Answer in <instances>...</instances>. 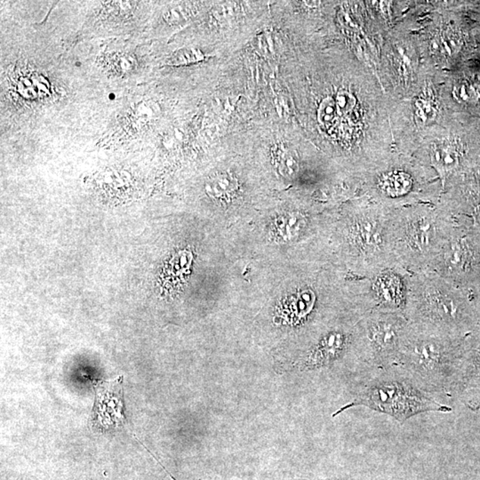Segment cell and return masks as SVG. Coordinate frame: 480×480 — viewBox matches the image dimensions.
<instances>
[{
    "instance_id": "6da1fadb",
    "label": "cell",
    "mask_w": 480,
    "mask_h": 480,
    "mask_svg": "<svg viewBox=\"0 0 480 480\" xmlns=\"http://www.w3.org/2000/svg\"><path fill=\"white\" fill-rule=\"evenodd\" d=\"M453 217L429 207L391 211V239L396 264L407 273L428 270L456 230Z\"/></svg>"
},
{
    "instance_id": "7a4b0ae2",
    "label": "cell",
    "mask_w": 480,
    "mask_h": 480,
    "mask_svg": "<svg viewBox=\"0 0 480 480\" xmlns=\"http://www.w3.org/2000/svg\"><path fill=\"white\" fill-rule=\"evenodd\" d=\"M457 338L439 330L409 323L395 366L427 394H447L456 367Z\"/></svg>"
},
{
    "instance_id": "3957f363",
    "label": "cell",
    "mask_w": 480,
    "mask_h": 480,
    "mask_svg": "<svg viewBox=\"0 0 480 480\" xmlns=\"http://www.w3.org/2000/svg\"><path fill=\"white\" fill-rule=\"evenodd\" d=\"M405 317L411 324L458 336L467 315L459 286L430 271L407 274Z\"/></svg>"
},
{
    "instance_id": "277c9868",
    "label": "cell",
    "mask_w": 480,
    "mask_h": 480,
    "mask_svg": "<svg viewBox=\"0 0 480 480\" xmlns=\"http://www.w3.org/2000/svg\"><path fill=\"white\" fill-rule=\"evenodd\" d=\"M363 406L388 414L400 423L426 412H447L450 408L427 394L398 367L367 373L353 402L346 408Z\"/></svg>"
},
{
    "instance_id": "5b68a950",
    "label": "cell",
    "mask_w": 480,
    "mask_h": 480,
    "mask_svg": "<svg viewBox=\"0 0 480 480\" xmlns=\"http://www.w3.org/2000/svg\"><path fill=\"white\" fill-rule=\"evenodd\" d=\"M391 211L369 205L349 217L344 238L358 279L398 268L391 246Z\"/></svg>"
},
{
    "instance_id": "8992f818",
    "label": "cell",
    "mask_w": 480,
    "mask_h": 480,
    "mask_svg": "<svg viewBox=\"0 0 480 480\" xmlns=\"http://www.w3.org/2000/svg\"><path fill=\"white\" fill-rule=\"evenodd\" d=\"M409 321L403 313L371 311L356 324L358 354L367 373L394 367Z\"/></svg>"
},
{
    "instance_id": "52a82bcc",
    "label": "cell",
    "mask_w": 480,
    "mask_h": 480,
    "mask_svg": "<svg viewBox=\"0 0 480 480\" xmlns=\"http://www.w3.org/2000/svg\"><path fill=\"white\" fill-rule=\"evenodd\" d=\"M407 273L391 268L358 279L357 302L363 314L371 311L403 313L407 304Z\"/></svg>"
},
{
    "instance_id": "ba28073f",
    "label": "cell",
    "mask_w": 480,
    "mask_h": 480,
    "mask_svg": "<svg viewBox=\"0 0 480 480\" xmlns=\"http://www.w3.org/2000/svg\"><path fill=\"white\" fill-rule=\"evenodd\" d=\"M474 264L476 257L472 243L456 229L425 271L437 274L447 281L459 286Z\"/></svg>"
},
{
    "instance_id": "9c48e42d",
    "label": "cell",
    "mask_w": 480,
    "mask_h": 480,
    "mask_svg": "<svg viewBox=\"0 0 480 480\" xmlns=\"http://www.w3.org/2000/svg\"><path fill=\"white\" fill-rule=\"evenodd\" d=\"M120 377L115 382L95 383V406L93 425L98 428L111 429L124 422L122 386Z\"/></svg>"
},
{
    "instance_id": "30bf717a",
    "label": "cell",
    "mask_w": 480,
    "mask_h": 480,
    "mask_svg": "<svg viewBox=\"0 0 480 480\" xmlns=\"http://www.w3.org/2000/svg\"><path fill=\"white\" fill-rule=\"evenodd\" d=\"M432 166L438 173L444 187L445 181L459 166L461 154L458 146L453 142L435 143L431 148Z\"/></svg>"
},
{
    "instance_id": "8fae6325",
    "label": "cell",
    "mask_w": 480,
    "mask_h": 480,
    "mask_svg": "<svg viewBox=\"0 0 480 480\" xmlns=\"http://www.w3.org/2000/svg\"><path fill=\"white\" fill-rule=\"evenodd\" d=\"M378 187L382 194L387 198H403L412 192L414 180L404 171L392 170L379 177Z\"/></svg>"
},
{
    "instance_id": "7c38bea8",
    "label": "cell",
    "mask_w": 480,
    "mask_h": 480,
    "mask_svg": "<svg viewBox=\"0 0 480 480\" xmlns=\"http://www.w3.org/2000/svg\"><path fill=\"white\" fill-rule=\"evenodd\" d=\"M238 188L234 177L227 173L217 174L208 183L207 192L216 198H226L232 195Z\"/></svg>"
},
{
    "instance_id": "4fadbf2b",
    "label": "cell",
    "mask_w": 480,
    "mask_h": 480,
    "mask_svg": "<svg viewBox=\"0 0 480 480\" xmlns=\"http://www.w3.org/2000/svg\"><path fill=\"white\" fill-rule=\"evenodd\" d=\"M274 157L280 173L284 176H292L297 173L299 162L295 152L291 149L284 147L283 145L276 146Z\"/></svg>"
},
{
    "instance_id": "5bb4252c",
    "label": "cell",
    "mask_w": 480,
    "mask_h": 480,
    "mask_svg": "<svg viewBox=\"0 0 480 480\" xmlns=\"http://www.w3.org/2000/svg\"><path fill=\"white\" fill-rule=\"evenodd\" d=\"M453 95L461 104H476L480 99V86L473 81L461 80L454 86Z\"/></svg>"
},
{
    "instance_id": "9a60e30c",
    "label": "cell",
    "mask_w": 480,
    "mask_h": 480,
    "mask_svg": "<svg viewBox=\"0 0 480 480\" xmlns=\"http://www.w3.org/2000/svg\"><path fill=\"white\" fill-rule=\"evenodd\" d=\"M205 55L199 49L187 48L180 50L179 52L174 53L172 57L169 59V64L172 65H186L194 64V62L205 60Z\"/></svg>"
},
{
    "instance_id": "2e32d148",
    "label": "cell",
    "mask_w": 480,
    "mask_h": 480,
    "mask_svg": "<svg viewBox=\"0 0 480 480\" xmlns=\"http://www.w3.org/2000/svg\"><path fill=\"white\" fill-rule=\"evenodd\" d=\"M439 46H441L442 51L445 53V55H453L462 46V40H461V37L456 31L447 30L441 36Z\"/></svg>"
},
{
    "instance_id": "e0dca14e",
    "label": "cell",
    "mask_w": 480,
    "mask_h": 480,
    "mask_svg": "<svg viewBox=\"0 0 480 480\" xmlns=\"http://www.w3.org/2000/svg\"><path fill=\"white\" fill-rule=\"evenodd\" d=\"M160 113V107L154 102H145L136 106L133 114L140 120L149 121L154 120Z\"/></svg>"
},
{
    "instance_id": "ac0fdd59",
    "label": "cell",
    "mask_w": 480,
    "mask_h": 480,
    "mask_svg": "<svg viewBox=\"0 0 480 480\" xmlns=\"http://www.w3.org/2000/svg\"><path fill=\"white\" fill-rule=\"evenodd\" d=\"M416 110L417 115H418L420 120L423 121V122L432 120L435 117L436 112H437L434 102L426 98L417 100Z\"/></svg>"
},
{
    "instance_id": "d6986e66",
    "label": "cell",
    "mask_w": 480,
    "mask_h": 480,
    "mask_svg": "<svg viewBox=\"0 0 480 480\" xmlns=\"http://www.w3.org/2000/svg\"><path fill=\"white\" fill-rule=\"evenodd\" d=\"M190 17L189 9L185 6H179L176 8H171L165 12L164 19L167 24H177L183 23Z\"/></svg>"
},
{
    "instance_id": "ffe728a7",
    "label": "cell",
    "mask_w": 480,
    "mask_h": 480,
    "mask_svg": "<svg viewBox=\"0 0 480 480\" xmlns=\"http://www.w3.org/2000/svg\"><path fill=\"white\" fill-rule=\"evenodd\" d=\"M112 4H113L111 5L112 11H115L117 14L124 15L132 10L133 3L121 1L112 3Z\"/></svg>"
},
{
    "instance_id": "44dd1931",
    "label": "cell",
    "mask_w": 480,
    "mask_h": 480,
    "mask_svg": "<svg viewBox=\"0 0 480 480\" xmlns=\"http://www.w3.org/2000/svg\"><path fill=\"white\" fill-rule=\"evenodd\" d=\"M473 219H474L475 226L480 228V203L475 207Z\"/></svg>"
},
{
    "instance_id": "7402d4cb",
    "label": "cell",
    "mask_w": 480,
    "mask_h": 480,
    "mask_svg": "<svg viewBox=\"0 0 480 480\" xmlns=\"http://www.w3.org/2000/svg\"><path fill=\"white\" fill-rule=\"evenodd\" d=\"M474 181L477 185V188H478L480 191V167H479L478 169L476 170V172L474 174Z\"/></svg>"
}]
</instances>
